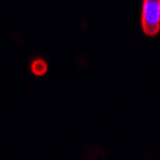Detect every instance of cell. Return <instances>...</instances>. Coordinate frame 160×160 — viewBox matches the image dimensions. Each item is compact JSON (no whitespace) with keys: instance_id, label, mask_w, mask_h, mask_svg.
<instances>
[{"instance_id":"1","label":"cell","mask_w":160,"mask_h":160,"mask_svg":"<svg viewBox=\"0 0 160 160\" xmlns=\"http://www.w3.org/2000/svg\"><path fill=\"white\" fill-rule=\"evenodd\" d=\"M141 23L146 35H158L160 30V0H143Z\"/></svg>"},{"instance_id":"2","label":"cell","mask_w":160,"mask_h":160,"mask_svg":"<svg viewBox=\"0 0 160 160\" xmlns=\"http://www.w3.org/2000/svg\"><path fill=\"white\" fill-rule=\"evenodd\" d=\"M47 69L48 68H47L46 62H45V60H42V59H36V60H34V62H32V70L36 76H42L43 73H46Z\"/></svg>"}]
</instances>
